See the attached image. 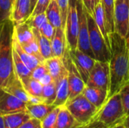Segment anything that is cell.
Returning a JSON list of instances; mask_svg holds the SVG:
<instances>
[{
    "label": "cell",
    "instance_id": "10",
    "mask_svg": "<svg viewBox=\"0 0 129 128\" xmlns=\"http://www.w3.org/2000/svg\"><path fill=\"white\" fill-rule=\"evenodd\" d=\"M110 79V75L109 62L96 60L85 84L89 87L100 88L107 90L109 92Z\"/></svg>",
    "mask_w": 129,
    "mask_h": 128
},
{
    "label": "cell",
    "instance_id": "6",
    "mask_svg": "<svg viewBox=\"0 0 129 128\" xmlns=\"http://www.w3.org/2000/svg\"><path fill=\"white\" fill-rule=\"evenodd\" d=\"M76 8L79 17V32L77 48L85 54L94 58V55L91 48L89 41V32L86 17V10L82 0H76ZM95 59V58H94Z\"/></svg>",
    "mask_w": 129,
    "mask_h": 128
},
{
    "label": "cell",
    "instance_id": "35",
    "mask_svg": "<svg viewBox=\"0 0 129 128\" xmlns=\"http://www.w3.org/2000/svg\"><path fill=\"white\" fill-rule=\"evenodd\" d=\"M49 73L48 70L45 64V63H40L33 71H32V75L31 77H33V78L39 81L43 76H45L46 74Z\"/></svg>",
    "mask_w": 129,
    "mask_h": 128
},
{
    "label": "cell",
    "instance_id": "38",
    "mask_svg": "<svg viewBox=\"0 0 129 128\" xmlns=\"http://www.w3.org/2000/svg\"><path fill=\"white\" fill-rule=\"evenodd\" d=\"M59 8L60 10L61 17H62V24H63V29L65 28L66 20H67V16L69 8V0H56Z\"/></svg>",
    "mask_w": 129,
    "mask_h": 128
},
{
    "label": "cell",
    "instance_id": "9",
    "mask_svg": "<svg viewBox=\"0 0 129 128\" xmlns=\"http://www.w3.org/2000/svg\"><path fill=\"white\" fill-rule=\"evenodd\" d=\"M114 29L122 37H129V0H115Z\"/></svg>",
    "mask_w": 129,
    "mask_h": 128
},
{
    "label": "cell",
    "instance_id": "40",
    "mask_svg": "<svg viewBox=\"0 0 129 128\" xmlns=\"http://www.w3.org/2000/svg\"><path fill=\"white\" fill-rule=\"evenodd\" d=\"M86 11L88 13H89L91 16L94 14V8L96 5L98 3V0H82Z\"/></svg>",
    "mask_w": 129,
    "mask_h": 128
},
{
    "label": "cell",
    "instance_id": "28",
    "mask_svg": "<svg viewBox=\"0 0 129 128\" xmlns=\"http://www.w3.org/2000/svg\"><path fill=\"white\" fill-rule=\"evenodd\" d=\"M12 57H13V63L14 72L17 73L20 80L30 77L32 75V71L27 68L25 63L23 62L18 54L15 51V50L12 48Z\"/></svg>",
    "mask_w": 129,
    "mask_h": 128
},
{
    "label": "cell",
    "instance_id": "13",
    "mask_svg": "<svg viewBox=\"0 0 129 128\" xmlns=\"http://www.w3.org/2000/svg\"><path fill=\"white\" fill-rule=\"evenodd\" d=\"M31 0H14L11 21L13 25L25 23L31 16Z\"/></svg>",
    "mask_w": 129,
    "mask_h": 128
},
{
    "label": "cell",
    "instance_id": "22",
    "mask_svg": "<svg viewBox=\"0 0 129 128\" xmlns=\"http://www.w3.org/2000/svg\"><path fill=\"white\" fill-rule=\"evenodd\" d=\"M80 125L65 106H60L55 128H76Z\"/></svg>",
    "mask_w": 129,
    "mask_h": 128
},
{
    "label": "cell",
    "instance_id": "33",
    "mask_svg": "<svg viewBox=\"0 0 129 128\" xmlns=\"http://www.w3.org/2000/svg\"><path fill=\"white\" fill-rule=\"evenodd\" d=\"M48 21L45 13L37 14L36 16L29 17V18L26 21V23L31 27L39 29L44 23Z\"/></svg>",
    "mask_w": 129,
    "mask_h": 128
},
{
    "label": "cell",
    "instance_id": "49",
    "mask_svg": "<svg viewBox=\"0 0 129 128\" xmlns=\"http://www.w3.org/2000/svg\"><path fill=\"white\" fill-rule=\"evenodd\" d=\"M100 1H101V0H98V2H100Z\"/></svg>",
    "mask_w": 129,
    "mask_h": 128
},
{
    "label": "cell",
    "instance_id": "39",
    "mask_svg": "<svg viewBox=\"0 0 129 128\" xmlns=\"http://www.w3.org/2000/svg\"><path fill=\"white\" fill-rule=\"evenodd\" d=\"M18 128H42L41 121L36 118H31Z\"/></svg>",
    "mask_w": 129,
    "mask_h": 128
},
{
    "label": "cell",
    "instance_id": "4",
    "mask_svg": "<svg viewBox=\"0 0 129 128\" xmlns=\"http://www.w3.org/2000/svg\"><path fill=\"white\" fill-rule=\"evenodd\" d=\"M65 106L80 125H87L91 123L98 111L82 94L68 100Z\"/></svg>",
    "mask_w": 129,
    "mask_h": 128
},
{
    "label": "cell",
    "instance_id": "45",
    "mask_svg": "<svg viewBox=\"0 0 129 128\" xmlns=\"http://www.w3.org/2000/svg\"><path fill=\"white\" fill-rule=\"evenodd\" d=\"M123 123L125 124V128H129V116H126L123 121Z\"/></svg>",
    "mask_w": 129,
    "mask_h": 128
},
{
    "label": "cell",
    "instance_id": "3",
    "mask_svg": "<svg viewBox=\"0 0 129 128\" xmlns=\"http://www.w3.org/2000/svg\"><path fill=\"white\" fill-rule=\"evenodd\" d=\"M124 108L119 93L109 97L101 108L98 111L93 121L111 128L124 121L125 118Z\"/></svg>",
    "mask_w": 129,
    "mask_h": 128
},
{
    "label": "cell",
    "instance_id": "41",
    "mask_svg": "<svg viewBox=\"0 0 129 128\" xmlns=\"http://www.w3.org/2000/svg\"><path fill=\"white\" fill-rule=\"evenodd\" d=\"M52 81H54V80H53L52 77L51 76V75H50L49 73L46 74L45 76H43V77L39 80L40 83H41L43 86H44V85H46V84H48L51 83Z\"/></svg>",
    "mask_w": 129,
    "mask_h": 128
},
{
    "label": "cell",
    "instance_id": "11",
    "mask_svg": "<svg viewBox=\"0 0 129 128\" xmlns=\"http://www.w3.org/2000/svg\"><path fill=\"white\" fill-rule=\"evenodd\" d=\"M69 54L82 78L85 83H86L90 72L94 66L96 60L85 54L78 48L74 50H69Z\"/></svg>",
    "mask_w": 129,
    "mask_h": 128
},
{
    "label": "cell",
    "instance_id": "44",
    "mask_svg": "<svg viewBox=\"0 0 129 128\" xmlns=\"http://www.w3.org/2000/svg\"><path fill=\"white\" fill-rule=\"evenodd\" d=\"M111 128H125V124H124L123 121H122V122H119V123L116 124V125H114L113 127H112Z\"/></svg>",
    "mask_w": 129,
    "mask_h": 128
},
{
    "label": "cell",
    "instance_id": "23",
    "mask_svg": "<svg viewBox=\"0 0 129 128\" xmlns=\"http://www.w3.org/2000/svg\"><path fill=\"white\" fill-rule=\"evenodd\" d=\"M33 35L37 41L40 53L43 58L45 60L53 57V52L51 48V41L44 36L39 31V29L36 28H32Z\"/></svg>",
    "mask_w": 129,
    "mask_h": 128
},
{
    "label": "cell",
    "instance_id": "14",
    "mask_svg": "<svg viewBox=\"0 0 129 128\" xmlns=\"http://www.w3.org/2000/svg\"><path fill=\"white\" fill-rule=\"evenodd\" d=\"M108 93L107 90L85 85L82 94L99 110L108 99Z\"/></svg>",
    "mask_w": 129,
    "mask_h": 128
},
{
    "label": "cell",
    "instance_id": "30",
    "mask_svg": "<svg viewBox=\"0 0 129 128\" xmlns=\"http://www.w3.org/2000/svg\"><path fill=\"white\" fill-rule=\"evenodd\" d=\"M57 95V82L52 81L48 84L44 85L42 88V98L44 103L53 105Z\"/></svg>",
    "mask_w": 129,
    "mask_h": 128
},
{
    "label": "cell",
    "instance_id": "1",
    "mask_svg": "<svg viewBox=\"0 0 129 128\" xmlns=\"http://www.w3.org/2000/svg\"><path fill=\"white\" fill-rule=\"evenodd\" d=\"M109 37L110 79L108 98L119 93L129 81V37H122L116 32L110 33Z\"/></svg>",
    "mask_w": 129,
    "mask_h": 128
},
{
    "label": "cell",
    "instance_id": "20",
    "mask_svg": "<svg viewBox=\"0 0 129 128\" xmlns=\"http://www.w3.org/2000/svg\"><path fill=\"white\" fill-rule=\"evenodd\" d=\"M69 99L68 72L64 74L57 82V95L53 105L57 106H65Z\"/></svg>",
    "mask_w": 129,
    "mask_h": 128
},
{
    "label": "cell",
    "instance_id": "5",
    "mask_svg": "<svg viewBox=\"0 0 129 128\" xmlns=\"http://www.w3.org/2000/svg\"><path fill=\"white\" fill-rule=\"evenodd\" d=\"M86 17L88 26L90 45L94 55V58L98 61L109 62L110 59V51L105 41V39L98 27L94 17L88 13L87 11Z\"/></svg>",
    "mask_w": 129,
    "mask_h": 128
},
{
    "label": "cell",
    "instance_id": "12",
    "mask_svg": "<svg viewBox=\"0 0 129 128\" xmlns=\"http://www.w3.org/2000/svg\"><path fill=\"white\" fill-rule=\"evenodd\" d=\"M26 110V103L0 88V115Z\"/></svg>",
    "mask_w": 129,
    "mask_h": 128
},
{
    "label": "cell",
    "instance_id": "15",
    "mask_svg": "<svg viewBox=\"0 0 129 128\" xmlns=\"http://www.w3.org/2000/svg\"><path fill=\"white\" fill-rule=\"evenodd\" d=\"M2 88L8 93L16 97L24 103H27L29 102V94L24 89V87L20 78L15 72L10 80L8 81L6 85Z\"/></svg>",
    "mask_w": 129,
    "mask_h": 128
},
{
    "label": "cell",
    "instance_id": "29",
    "mask_svg": "<svg viewBox=\"0 0 129 128\" xmlns=\"http://www.w3.org/2000/svg\"><path fill=\"white\" fill-rule=\"evenodd\" d=\"M109 33L115 32L114 29V2L115 0H101Z\"/></svg>",
    "mask_w": 129,
    "mask_h": 128
},
{
    "label": "cell",
    "instance_id": "34",
    "mask_svg": "<svg viewBox=\"0 0 129 128\" xmlns=\"http://www.w3.org/2000/svg\"><path fill=\"white\" fill-rule=\"evenodd\" d=\"M119 93L121 97L125 116H129V81L122 88Z\"/></svg>",
    "mask_w": 129,
    "mask_h": 128
},
{
    "label": "cell",
    "instance_id": "16",
    "mask_svg": "<svg viewBox=\"0 0 129 128\" xmlns=\"http://www.w3.org/2000/svg\"><path fill=\"white\" fill-rule=\"evenodd\" d=\"M11 43H12V48L18 54V55L20 56L23 62L27 66V68L30 69L31 71H33L40 63H42L36 57L32 55H29L23 50V48H22V46L20 45L17 39L15 32L14 31V28H13V32H12V36H11Z\"/></svg>",
    "mask_w": 129,
    "mask_h": 128
},
{
    "label": "cell",
    "instance_id": "48",
    "mask_svg": "<svg viewBox=\"0 0 129 128\" xmlns=\"http://www.w3.org/2000/svg\"><path fill=\"white\" fill-rule=\"evenodd\" d=\"M76 128H89V124H87V125H82V126H79Z\"/></svg>",
    "mask_w": 129,
    "mask_h": 128
},
{
    "label": "cell",
    "instance_id": "42",
    "mask_svg": "<svg viewBox=\"0 0 129 128\" xmlns=\"http://www.w3.org/2000/svg\"><path fill=\"white\" fill-rule=\"evenodd\" d=\"M44 103L42 98L29 95V102L26 104H39V103Z\"/></svg>",
    "mask_w": 129,
    "mask_h": 128
},
{
    "label": "cell",
    "instance_id": "43",
    "mask_svg": "<svg viewBox=\"0 0 129 128\" xmlns=\"http://www.w3.org/2000/svg\"><path fill=\"white\" fill-rule=\"evenodd\" d=\"M89 128H110L101 123L97 121H92L91 123H89Z\"/></svg>",
    "mask_w": 129,
    "mask_h": 128
},
{
    "label": "cell",
    "instance_id": "31",
    "mask_svg": "<svg viewBox=\"0 0 129 128\" xmlns=\"http://www.w3.org/2000/svg\"><path fill=\"white\" fill-rule=\"evenodd\" d=\"M14 0H0V25L10 20Z\"/></svg>",
    "mask_w": 129,
    "mask_h": 128
},
{
    "label": "cell",
    "instance_id": "24",
    "mask_svg": "<svg viewBox=\"0 0 129 128\" xmlns=\"http://www.w3.org/2000/svg\"><path fill=\"white\" fill-rule=\"evenodd\" d=\"M54 105H48L46 103L39 104H26V112L31 118L42 121L54 108Z\"/></svg>",
    "mask_w": 129,
    "mask_h": 128
},
{
    "label": "cell",
    "instance_id": "32",
    "mask_svg": "<svg viewBox=\"0 0 129 128\" xmlns=\"http://www.w3.org/2000/svg\"><path fill=\"white\" fill-rule=\"evenodd\" d=\"M60 106L54 107L52 111L42 120L41 121V125L42 128H55L56 127V123H57V115L60 110Z\"/></svg>",
    "mask_w": 129,
    "mask_h": 128
},
{
    "label": "cell",
    "instance_id": "27",
    "mask_svg": "<svg viewBox=\"0 0 129 128\" xmlns=\"http://www.w3.org/2000/svg\"><path fill=\"white\" fill-rule=\"evenodd\" d=\"M20 81L24 87V89L29 96L42 98L43 85L40 83L39 81L33 78L31 76L23 78Z\"/></svg>",
    "mask_w": 129,
    "mask_h": 128
},
{
    "label": "cell",
    "instance_id": "2",
    "mask_svg": "<svg viewBox=\"0 0 129 128\" xmlns=\"http://www.w3.org/2000/svg\"><path fill=\"white\" fill-rule=\"evenodd\" d=\"M13 28L11 20L0 25V88L6 85L14 73L11 43Z\"/></svg>",
    "mask_w": 129,
    "mask_h": 128
},
{
    "label": "cell",
    "instance_id": "47",
    "mask_svg": "<svg viewBox=\"0 0 129 128\" xmlns=\"http://www.w3.org/2000/svg\"><path fill=\"white\" fill-rule=\"evenodd\" d=\"M36 2H37V0H31V8H32V10H33V8H35Z\"/></svg>",
    "mask_w": 129,
    "mask_h": 128
},
{
    "label": "cell",
    "instance_id": "46",
    "mask_svg": "<svg viewBox=\"0 0 129 128\" xmlns=\"http://www.w3.org/2000/svg\"><path fill=\"white\" fill-rule=\"evenodd\" d=\"M0 128H5L4 121H3V117H2V115H0Z\"/></svg>",
    "mask_w": 129,
    "mask_h": 128
},
{
    "label": "cell",
    "instance_id": "37",
    "mask_svg": "<svg viewBox=\"0 0 129 128\" xmlns=\"http://www.w3.org/2000/svg\"><path fill=\"white\" fill-rule=\"evenodd\" d=\"M39 31L44 36H45L47 38H48L49 40L51 41V39L53 38V37L55 34L56 28H54L48 21H47L39 29Z\"/></svg>",
    "mask_w": 129,
    "mask_h": 128
},
{
    "label": "cell",
    "instance_id": "36",
    "mask_svg": "<svg viewBox=\"0 0 129 128\" xmlns=\"http://www.w3.org/2000/svg\"><path fill=\"white\" fill-rule=\"evenodd\" d=\"M51 0H37L35 8L33 10L30 17L36 16L37 14H40L42 13H45V11L49 5Z\"/></svg>",
    "mask_w": 129,
    "mask_h": 128
},
{
    "label": "cell",
    "instance_id": "18",
    "mask_svg": "<svg viewBox=\"0 0 129 128\" xmlns=\"http://www.w3.org/2000/svg\"><path fill=\"white\" fill-rule=\"evenodd\" d=\"M51 48L54 57L63 58L67 48L65 31L62 27L56 29L55 34L51 39Z\"/></svg>",
    "mask_w": 129,
    "mask_h": 128
},
{
    "label": "cell",
    "instance_id": "8",
    "mask_svg": "<svg viewBox=\"0 0 129 128\" xmlns=\"http://www.w3.org/2000/svg\"><path fill=\"white\" fill-rule=\"evenodd\" d=\"M63 61L68 72V84H69V99L70 100L76 96L81 94L85 87V83L82 78L76 66L72 61L70 54L69 48H67L63 57ZM67 100V101H68Z\"/></svg>",
    "mask_w": 129,
    "mask_h": 128
},
{
    "label": "cell",
    "instance_id": "26",
    "mask_svg": "<svg viewBox=\"0 0 129 128\" xmlns=\"http://www.w3.org/2000/svg\"><path fill=\"white\" fill-rule=\"evenodd\" d=\"M45 14L47 17L48 21L54 27V28H63L62 24V17L60 14V10L56 2V0H51L49 5L48 6Z\"/></svg>",
    "mask_w": 129,
    "mask_h": 128
},
{
    "label": "cell",
    "instance_id": "17",
    "mask_svg": "<svg viewBox=\"0 0 129 128\" xmlns=\"http://www.w3.org/2000/svg\"><path fill=\"white\" fill-rule=\"evenodd\" d=\"M49 74L52 77L53 80L56 82L67 72V69L64 66L62 58L53 57L48 58L44 61Z\"/></svg>",
    "mask_w": 129,
    "mask_h": 128
},
{
    "label": "cell",
    "instance_id": "25",
    "mask_svg": "<svg viewBox=\"0 0 129 128\" xmlns=\"http://www.w3.org/2000/svg\"><path fill=\"white\" fill-rule=\"evenodd\" d=\"M14 31L22 46L29 45L35 39L32 28L26 22L14 26Z\"/></svg>",
    "mask_w": 129,
    "mask_h": 128
},
{
    "label": "cell",
    "instance_id": "21",
    "mask_svg": "<svg viewBox=\"0 0 129 128\" xmlns=\"http://www.w3.org/2000/svg\"><path fill=\"white\" fill-rule=\"evenodd\" d=\"M2 117L5 128H18L24 122L31 118L26 110L3 115Z\"/></svg>",
    "mask_w": 129,
    "mask_h": 128
},
{
    "label": "cell",
    "instance_id": "19",
    "mask_svg": "<svg viewBox=\"0 0 129 128\" xmlns=\"http://www.w3.org/2000/svg\"><path fill=\"white\" fill-rule=\"evenodd\" d=\"M92 17H94L98 27L99 28L100 31L101 32V33L105 39V41L110 51V37H109L110 33L107 29V21L105 19L104 11V8H103L102 4L101 2L96 5Z\"/></svg>",
    "mask_w": 129,
    "mask_h": 128
},
{
    "label": "cell",
    "instance_id": "7",
    "mask_svg": "<svg viewBox=\"0 0 129 128\" xmlns=\"http://www.w3.org/2000/svg\"><path fill=\"white\" fill-rule=\"evenodd\" d=\"M65 35L69 50L77 48L79 17L76 8V0H69V8L65 24Z\"/></svg>",
    "mask_w": 129,
    "mask_h": 128
}]
</instances>
